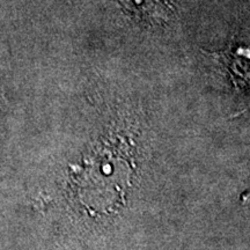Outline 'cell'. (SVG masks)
Segmentation results:
<instances>
[{
    "label": "cell",
    "mask_w": 250,
    "mask_h": 250,
    "mask_svg": "<svg viewBox=\"0 0 250 250\" xmlns=\"http://www.w3.org/2000/svg\"><path fill=\"white\" fill-rule=\"evenodd\" d=\"M133 20L160 26L167 23L174 12V0H117Z\"/></svg>",
    "instance_id": "obj_1"
}]
</instances>
